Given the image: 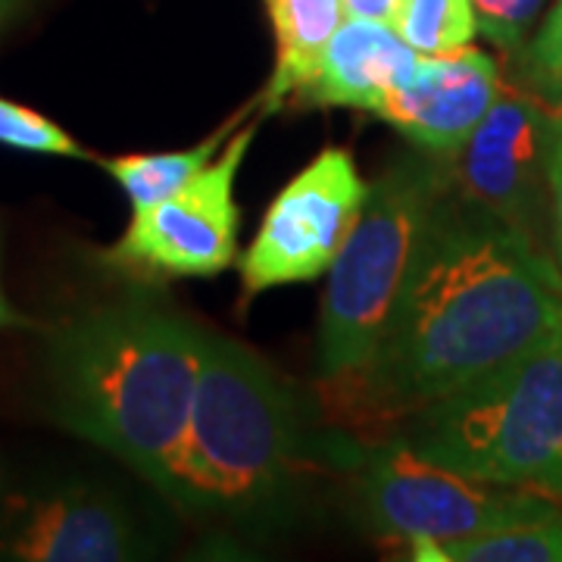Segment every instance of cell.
Wrapping results in <instances>:
<instances>
[{
	"label": "cell",
	"mask_w": 562,
	"mask_h": 562,
	"mask_svg": "<svg viewBox=\"0 0 562 562\" xmlns=\"http://www.w3.org/2000/svg\"><path fill=\"white\" fill-rule=\"evenodd\" d=\"M562 331V272L541 244L447 188L382 341L362 369L372 401L413 413Z\"/></svg>",
	"instance_id": "obj_1"
},
{
	"label": "cell",
	"mask_w": 562,
	"mask_h": 562,
	"mask_svg": "<svg viewBox=\"0 0 562 562\" xmlns=\"http://www.w3.org/2000/svg\"><path fill=\"white\" fill-rule=\"evenodd\" d=\"M201 325L154 297H122L63 325L50 344L60 422L169 494L203 357Z\"/></svg>",
	"instance_id": "obj_2"
},
{
	"label": "cell",
	"mask_w": 562,
	"mask_h": 562,
	"mask_svg": "<svg viewBox=\"0 0 562 562\" xmlns=\"http://www.w3.org/2000/svg\"><path fill=\"white\" fill-rule=\"evenodd\" d=\"M306 450L297 394L232 338L203 335L201 375L169 501L188 513L244 516L276 501Z\"/></svg>",
	"instance_id": "obj_3"
},
{
	"label": "cell",
	"mask_w": 562,
	"mask_h": 562,
	"mask_svg": "<svg viewBox=\"0 0 562 562\" xmlns=\"http://www.w3.org/2000/svg\"><path fill=\"white\" fill-rule=\"evenodd\" d=\"M401 441L469 479L562 501V331L413 409Z\"/></svg>",
	"instance_id": "obj_4"
},
{
	"label": "cell",
	"mask_w": 562,
	"mask_h": 562,
	"mask_svg": "<svg viewBox=\"0 0 562 562\" xmlns=\"http://www.w3.org/2000/svg\"><path fill=\"white\" fill-rule=\"evenodd\" d=\"M447 188L441 157H403L369 184L360 216L347 232L319 316V372L360 375L382 341L425 225Z\"/></svg>",
	"instance_id": "obj_5"
},
{
	"label": "cell",
	"mask_w": 562,
	"mask_h": 562,
	"mask_svg": "<svg viewBox=\"0 0 562 562\" xmlns=\"http://www.w3.org/2000/svg\"><path fill=\"white\" fill-rule=\"evenodd\" d=\"M362 501L372 528L391 541L409 543L419 560H435L441 543L522 525L562 503L435 465L413 453L406 441L372 450L362 475Z\"/></svg>",
	"instance_id": "obj_6"
},
{
	"label": "cell",
	"mask_w": 562,
	"mask_h": 562,
	"mask_svg": "<svg viewBox=\"0 0 562 562\" xmlns=\"http://www.w3.org/2000/svg\"><path fill=\"white\" fill-rule=\"evenodd\" d=\"M560 113L525 81L503 85L460 150L443 160L462 201L519 228L535 244L550 222V147Z\"/></svg>",
	"instance_id": "obj_7"
},
{
	"label": "cell",
	"mask_w": 562,
	"mask_h": 562,
	"mask_svg": "<svg viewBox=\"0 0 562 562\" xmlns=\"http://www.w3.org/2000/svg\"><path fill=\"white\" fill-rule=\"evenodd\" d=\"M369 194L347 150H325L266 210L260 232L241 257L244 294L313 281L335 262Z\"/></svg>",
	"instance_id": "obj_8"
},
{
	"label": "cell",
	"mask_w": 562,
	"mask_h": 562,
	"mask_svg": "<svg viewBox=\"0 0 562 562\" xmlns=\"http://www.w3.org/2000/svg\"><path fill=\"white\" fill-rule=\"evenodd\" d=\"M257 135V122H247L225 140L216 160L169 201L135 210L128 232L113 247V260L160 276H216L238 254V203L235 179L247 147Z\"/></svg>",
	"instance_id": "obj_9"
},
{
	"label": "cell",
	"mask_w": 562,
	"mask_h": 562,
	"mask_svg": "<svg viewBox=\"0 0 562 562\" xmlns=\"http://www.w3.org/2000/svg\"><path fill=\"white\" fill-rule=\"evenodd\" d=\"M501 88L497 63L475 47L419 57L413 76L384 101L379 116L422 154L450 160L487 116Z\"/></svg>",
	"instance_id": "obj_10"
},
{
	"label": "cell",
	"mask_w": 562,
	"mask_h": 562,
	"mask_svg": "<svg viewBox=\"0 0 562 562\" xmlns=\"http://www.w3.org/2000/svg\"><path fill=\"white\" fill-rule=\"evenodd\" d=\"M138 531L120 503L94 491H60L25 503L7 550L29 562H120L138 557Z\"/></svg>",
	"instance_id": "obj_11"
},
{
	"label": "cell",
	"mask_w": 562,
	"mask_h": 562,
	"mask_svg": "<svg viewBox=\"0 0 562 562\" xmlns=\"http://www.w3.org/2000/svg\"><path fill=\"white\" fill-rule=\"evenodd\" d=\"M419 54L387 22L344 20L319 66L297 88L303 103L353 106L379 116L384 101L406 85Z\"/></svg>",
	"instance_id": "obj_12"
},
{
	"label": "cell",
	"mask_w": 562,
	"mask_h": 562,
	"mask_svg": "<svg viewBox=\"0 0 562 562\" xmlns=\"http://www.w3.org/2000/svg\"><path fill=\"white\" fill-rule=\"evenodd\" d=\"M279 60L266 94V110H276L319 66L328 41L347 20L341 0H269Z\"/></svg>",
	"instance_id": "obj_13"
},
{
	"label": "cell",
	"mask_w": 562,
	"mask_h": 562,
	"mask_svg": "<svg viewBox=\"0 0 562 562\" xmlns=\"http://www.w3.org/2000/svg\"><path fill=\"white\" fill-rule=\"evenodd\" d=\"M222 147H225V128L201 140L198 147H188V150L135 154V157H113V160L101 162L122 191L128 194L132 210H147V206H157V203L169 201L176 191H181L203 166L216 160Z\"/></svg>",
	"instance_id": "obj_14"
},
{
	"label": "cell",
	"mask_w": 562,
	"mask_h": 562,
	"mask_svg": "<svg viewBox=\"0 0 562 562\" xmlns=\"http://www.w3.org/2000/svg\"><path fill=\"white\" fill-rule=\"evenodd\" d=\"M435 560L450 562H562V503L553 513L479 538L441 543Z\"/></svg>",
	"instance_id": "obj_15"
},
{
	"label": "cell",
	"mask_w": 562,
	"mask_h": 562,
	"mask_svg": "<svg viewBox=\"0 0 562 562\" xmlns=\"http://www.w3.org/2000/svg\"><path fill=\"white\" fill-rule=\"evenodd\" d=\"M394 29L419 57L462 50L479 35L472 0H397Z\"/></svg>",
	"instance_id": "obj_16"
},
{
	"label": "cell",
	"mask_w": 562,
	"mask_h": 562,
	"mask_svg": "<svg viewBox=\"0 0 562 562\" xmlns=\"http://www.w3.org/2000/svg\"><path fill=\"white\" fill-rule=\"evenodd\" d=\"M0 144L25 150V154H50V157H85L76 140L63 132L57 122L41 116L29 106L0 98Z\"/></svg>",
	"instance_id": "obj_17"
},
{
	"label": "cell",
	"mask_w": 562,
	"mask_h": 562,
	"mask_svg": "<svg viewBox=\"0 0 562 562\" xmlns=\"http://www.w3.org/2000/svg\"><path fill=\"white\" fill-rule=\"evenodd\" d=\"M547 0H472L475 25L503 50H522Z\"/></svg>",
	"instance_id": "obj_18"
},
{
	"label": "cell",
	"mask_w": 562,
	"mask_h": 562,
	"mask_svg": "<svg viewBox=\"0 0 562 562\" xmlns=\"http://www.w3.org/2000/svg\"><path fill=\"white\" fill-rule=\"evenodd\" d=\"M562 72V0L550 10L541 32L522 47V81L538 85Z\"/></svg>",
	"instance_id": "obj_19"
},
{
	"label": "cell",
	"mask_w": 562,
	"mask_h": 562,
	"mask_svg": "<svg viewBox=\"0 0 562 562\" xmlns=\"http://www.w3.org/2000/svg\"><path fill=\"white\" fill-rule=\"evenodd\" d=\"M550 238L557 250V266L562 272V113L550 147Z\"/></svg>",
	"instance_id": "obj_20"
},
{
	"label": "cell",
	"mask_w": 562,
	"mask_h": 562,
	"mask_svg": "<svg viewBox=\"0 0 562 562\" xmlns=\"http://www.w3.org/2000/svg\"><path fill=\"white\" fill-rule=\"evenodd\" d=\"M347 16L353 20H375L394 25V13H397V0H341Z\"/></svg>",
	"instance_id": "obj_21"
},
{
	"label": "cell",
	"mask_w": 562,
	"mask_h": 562,
	"mask_svg": "<svg viewBox=\"0 0 562 562\" xmlns=\"http://www.w3.org/2000/svg\"><path fill=\"white\" fill-rule=\"evenodd\" d=\"M528 88H535L538 94H541L543 101L550 103L557 113H562V72L557 76H550V79L538 81V85H528Z\"/></svg>",
	"instance_id": "obj_22"
},
{
	"label": "cell",
	"mask_w": 562,
	"mask_h": 562,
	"mask_svg": "<svg viewBox=\"0 0 562 562\" xmlns=\"http://www.w3.org/2000/svg\"><path fill=\"white\" fill-rule=\"evenodd\" d=\"M13 325H25V319H22L20 313L7 303L3 291H0V328H13Z\"/></svg>",
	"instance_id": "obj_23"
},
{
	"label": "cell",
	"mask_w": 562,
	"mask_h": 562,
	"mask_svg": "<svg viewBox=\"0 0 562 562\" xmlns=\"http://www.w3.org/2000/svg\"><path fill=\"white\" fill-rule=\"evenodd\" d=\"M16 7V0H0V22L10 16V10Z\"/></svg>",
	"instance_id": "obj_24"
}]
</instances>
